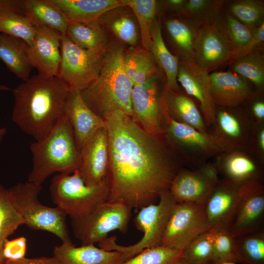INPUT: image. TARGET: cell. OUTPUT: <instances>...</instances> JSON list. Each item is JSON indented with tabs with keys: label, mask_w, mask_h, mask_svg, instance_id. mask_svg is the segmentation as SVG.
Here are the masks:
<instances>
[{
	"label": "cell",
	"mask_w": 264,
	"mask_h": 264,
	"mask_svg": "<svg viewBox=\"0 0 264 264\" xmlns=\"http://www.w3.org/2000/svg\"><path fill=\"white\" fill-rule=\"evenodd\" d=\"M123 51L120 47L107 49L98 77L80 91L88 107L103 119L116 110L132 117L133 85L124 69Z\"/></svg>",
	"instance_id": "cell-3"
},
{
	"label": "cell",
	"mask_w": 264,
	"mask_h": 264,
	"mask_svg": "<svg viewBox=\"0 0 264 264\" xmlns=\"http://www.w3.org/2000/svg\"><path fill=\"white\" fill-rule=\"evenodd\" d=\"M23 220L16 207L9 189L0 184V242L11 236Z\"/></svg>",
	"instance_id": "cell-40"
},
{
	"label": "cell",
	"mask_w": 264,
	"mask_h": 264,
	"mask_svg": "<svg viewBox=\"0 0 264 264\" xmlns=\"http://www.w3.org/2000/svg\"><path fill=\"white\" fill-rule=\"evenodd\" d=\"M185 1L186 0H168L166 1V3L170 9L176 11L178 14Z\"/></svg>",
	"instance_id": "cell-50"
},
{
	"label": "cell",
	"mask_w": 264,
	"mask_h": 264,
	"mask_svg": "<svg viewBox=\"0 0 264 264\" xmlns=\"http://www.w3.org/2000/svg\"><path fill=\"white\" fill-rule=\"evenodd\" d=\"M28 45L22 40L0 33V60L11 72L25 81L30 78L32 68Z\"/></svg>",
	"instance_id": "cell-28"
},
{
	"label": "cell",
	"mask_w": 264,
	"mask_h": 264,
	"mask_svg": "<svg viewBox=\"0 0 264 264\" xmlns=\"http://www.w3.org/2000/svg\"><path fill=\"white\" fill-rule=\"evenodd\" d=\"M4 264H62L54 256L35 258L24 257L16 261L6 260Z\"/></svg>",
	"instance_id": "cell-48"
},
{
	"label": "cell",
	"mask_w": 264,
	"mask_h": 264,
	"mask_svg": "<svg viewBox=\"0 0 264 264\" xmlns=\"http://www.w3.org/2000/svg\"><path fill=\"white\" fill-rule=\"evenodd\" d=\"M35 35L27 54L32 66L45 77L58 76L61 62L60 37L57 30L45 26H35Z\"/></svg>",
	"instance_id": "cell-17"
},
{
	"label": "cell",
	"mask_w": 264,
	"mask_h": 264,
	"mask_svg": "<svg viewBox=\"0 0 264 264\" xmlns=\"http://www.w3.org/2000/svg\"><path fill=\"white\" fill-rule=\"evenodd\" d=\"M4 242H0V264H4L6 261L3 251Z\"/></svg>",
	"instance_id": "cell-51"
},
{
	"label": "cell",
	"mask_w": 264,
	"mask_h": 264,
	"mask_svg": "<svg viewBox=\"0 0 264 264\" xmlns=\"http://www.w3.org/2000/svg\"><path fill=\"white\" fill-rule=\"evenodd\" d=\"M49 191L54 204L73 220L86 217L99 204L106 201L108 188L106 179L98 185H87L77 169L71 174L55 175Z\"/></svg>",
	"instance_id": "cell-7"
},
{
	"label": "cell",
	"mask_w": 264,
	"mask_h": 264,
	"mask_svg": "<svg viewBox=\"0 0 264 264\" xmlns=\"http://www.w3.org/2000/svg\"><path fill=\"white\" fill-rule=\"evenodd\" d=\"M27 241L24 237L6 239L3 244V255L6 260H19L25 257Z\"/></svg>",
	"instance_id": "cell-45"
},
{
	"label": "cell",
	"mask_w": 264,
	"mask_h": 264,
	"mask_svg": "<svg viewBox=\"0 0 264 264\" xmlns=\"http://www.w3.org/2000/svg\"><path fill=\"white\" fill-rule=\"evenodd\" d=\"M264 186L251 180L242 184L236 213L229 229L236 237L264 229Z\"/></svg>",
	"instance_id": "cell-14"
},
{
	"label": "cell",
	"mask_w": 264,
	"mask_h": 264,
	"mask_svg": "<svg viewBox=\"0 0 264 264\" xmlns=\"http://www.w3.org/2000/svg\"><path fill=\"white\" fill-rule=\"evenodd\" d=\"M182 252L161 245L145 249L123 264H174L181 257Z\"/></svg>",
	"instance_id": "cell-43"
},
{
	"label": "cell",
	"mask_w": 264,
	"mask_h": 264,
	"mask_svg": "<svg viewBox=\"0 0 264 264\" xmlns=\"http://www.w3.org/2000/svg\"><path fill=\"white\" fill-rule=\"evenodd\" d=\"M132 208L122 203L105 201L88 216L71 220L72 231L82 245L94 244L114 230L125 234L128 230Z\"/></svg>",
	"instance_id": "cell-10"
},
{
	"label": "cell",
	"mask_w": 264,
	"mask_h": 264,
	"mask_svg": "<svg viewBox=\"0 0 264 264\" xmlns=\"http://www.w3.org/2000/svg\"><path fill=\"white\" fill-rule=\"evenodd\" d=\"M132 11L138 26L142 45L150 51L151 30L157 11L155 0H122Z\"/></svg>",
	"instance_id": "cell-37"
},
{
	"label": "cell",
	"mask_w": 264,
	"mask_h": 264,
	"mask_svg": "<svg viewBox=\"0 0 264 264\" xmlns=\"http://www.w3.org/2000/svg\"><path fill=\"white\" fill-rule=\"evenodd\" d=\"M219 175L215 163L207 162L194 170L181 167L169 191L176 203L205 205L220 180Z\"/></svg>",
	"instance_id": "cell-12"
},
{
	"label": "cell",
	"mask_w": 264,
	"mask_h": 264,
	"mask_svg": "<svg viewBox=\"0 0 264 264\" xmlns=\"http://www.w3.org/2000/svg\"><path fill=\"white\" fill-rule=\"evenodd\" d=\"M235 263L264 264V230L236 238Z\"/></svg>",
	"instance_id": "cell-36"
},
{
	"label": "cell",
	"mask_w": 264,
	"mask_h": 264,
	"mask_svg": "<svg viewBox=\"0 0 264 264\" xmlns=\"http://www.w3.org/2000/svg\"><path fill=\"white\" fill-rule=\"evenodd\" d=\"M157 77L134 85L131 95L132 119L148 133L164 137L162 122L161 95L159 96Z\"/></svg>",
	"instance_id": "cell-15"
},
{
	"label": "cell",
	"mask_w": 264,
	"mask_h": 264,
	"mask_svg": "<svg viewBox=\"0 0 264 264\" xmlns=\"http://www.w3.org/2000/svg\"><path fill=\"white\" fill-rule=\"evenodd\" d=\"M177 81L186 94L198 102L200 110L208 129L214 122L216 108L211 95L209 73L193 61L179 60Z\"/></svg>",
	"instance_id": "cell-16"
},
{
	"label": "cell",
	"mask_w": 264,
	"mask_h": 264,
	"mask_svg": "<svg viewBox=\"0 0 264 264\" xmlns=\"http://www.w3.org/2000/svg\"><path fill=\"white\" fill-rule=\"evenodd\" d=\"M208 264H240L234 262H211Z\"/></svg>",
	"instance_id": "cell-53"
},
{
	"label": "cell",
	"mask_w": 264,
	"mask_h": 264,
	"mask_svg": "<svg viewBox=\"0 0 264 264\" xmlns=\"http://www.w3.org/2000/svg\"><path fill=\"white\" fill-rule=\"evenodd\" d=\"M165 27L176 48L178 59L193 61L194 47L199 28L189 23L179 15L167 20Z\"/></svg>",
	"instance_id": "cell-32"
},
{
	"label": "cell",
	"mask_w": 264,
	"mask_h": 264,
	"mask_svg": "<svg viewBox=\"0 0 264 264\" xmlns=\"http://www.w3.org/2000/svg\"><path fill=\"white\" fill-rule=\"evenodd\" d=\"M162 94L168 113L173 118L200 132H208L200 110L190 96L166 87Z\"/></svg>",
	"instance_id": "cell-26"
},
{
	"label": "cell",
	"mask_w": 264,
	"mask_h": 264,
	"mask_svg": "<svg viewBox=\"0 0 264 264\" xmlns=\"http://www.w3.org/2000/svg\"><path fill=\"white\" fill-rule=\"evenodd\" d=\"M181 257L187 264H208L212 262L213 246L209 230L191 242L182 251Z\"/></svg>",
	"instance_id": "cell-44"
},
{
	"label": "cell",
	"mask_w": 264,
	"mask_h": 264,
	"mask_svg": "<svg viewBox=\"0 0 264 264\" xmlns=\"http://www.w3.org/2000/svg\"><path fill=\"white\" fill-rule=\"evenodd\" d=\"M74 44L86 49L108 47V38L98 22L91 23L69 22L65 34Z\"/></svg>",
	"instance_id": "cell-35"
},
{
	"label": "cell",
	"mask_w": 264,
	"mask_h": 264,
	"mask_svg": "<svg viewBox=\"0 0 264 264\" xmlns=\"http://www.w3.org/2000/svg\"><path fill=\"white\" fill-rule=\"evenodd\" d=\"M215 23L231 51L229 63L248 54V48L254 28H251L242 23L227 11L224 5Z\"/></svg>",
	"instance_id": "cell-27"
},
{
	"label": "cell",
	"mask_w": 264,
	"mask_h": 264,
	"mask_svg": "<svg viewBox=\"0 0 264 264\" xmlns=\"http://www.w3.org/2000/svg\"><path fill=\"white\" fill-rule=\"evenodd\" d=\"M210 229L205 205L176 203L167 222L161 245L183 251L198 236Z\"/></svg>",
	"instance_id": "cell-11"
},
{
	"label": "cell",
	"mask_w": 264,
	"mask_h": 264,
	"mask_svg": "<svg viewBox=\"0 0 264 264\" xmlns=\"http://www.w3.org/2000/svg\"><path fill=\"white\" fill-rule=\"evenodd\" d=\"M124 7V6H123ZM123 7L112 9L103 15L98 22L113 33L121 41L132 46L138 40L139 28L134 16Z\"/></svg>",
	"instance_id": "cell-33"
},
{
	"label": "cell",
	"mask_w": 264,
	"mask_h": 264,
	"mask_svg": "<svg viewBox=\"0 0 264 264\" xmlns=\"http://www.w3.org/2000/svg\"><path fill=\"white\" fill-rule=\"evenodd\" d=\"M68 22H98L106 12L124 6L122 0H51ZM125 7V6H124Z\"/></svg>",
	"instance_id": "cell-25"
},
{
	"label": "cell",
	"mask_w": 264,
	"mask_h": 264,
	"mask_svg": "<svg viewBox=\"0 0 264 264\" xmlns=\"http://www.w3.org/2000/svg\"><path fill=\"white\" fill-rule=\"evenodd\" d=\"M161 98L164 136L173 150L178 151L182 162L198 168L210 158L225 151L209 132H200L173 118L168 113L163 94Z\"/></svg>",
	"instance_id": "cell-8"
},
{
	"label": "cell",
	"mask_w": 264,
	"mask_h": 264,
	"mask_svg": "<svg viewBox=\"0 0 264 264\" xmlns=\"http://www.w3.org/2000/svg\"><path fill=\"white\" fill-rule=\"evenodd\" d=\"M224 0H186L178 15L199 28L214 23L223 7Z\"/></svg>",
	"instance_id": "cell-34"
},
{
	"label": "cell",
	"mask_w": 264,
	"mask_h": 264,
	"mask_svg": "<svg viewBox=\"0 0 264 264\" xmlns=\"http://www.w3.org/2000/svg\"><path fill=\"white\" fill-rule=\"evenodd\" d=\"M256 95L251 99L252 101L249 109L246 110L253 123L264 124V102L259 98H256Z\"/></svg>",
	"instance_id": "cell-47"
},
{
	"label": "cell",
	"mask_w": 264,
	"mask_h": 264,
	"mask_svg": "<svg viewBox=\"0 0 264 264\" xmlns=\"http://www.w3.org/2000/svg\"><path fill=\"white\" fill-rule=\"evenodd\" d=\"M69 91L58 76L30 77L13 90V121L36 141L44 138L64 115Z\"/></svg>",
	"instance_id": "cell-2"
},
{
	"label": "cell",
	"mask_w": 264,
	"mask_h": 264,
	"mask_svg": "<svg viewBox=\"0 0 264 264\" xmlns=\"http://www.w3.org/2000/svg\"><path fill=\"white\" fill-rule=\"evenodd\" d=\"M224 7L234 18L244 25L254 28L264 22V1L238 0L230 1Z\"/></svg>",
	"instance_id": "cell-41"
},
{
	"label": "cell",
	"mask_w": 264,
	"mask_h": 264,
	"mask_svg": "<svg viewBox=\"0 0 264 264\" xmlns=\"http://www.w3.org/2000/svg\"><path fill=\"white\" fill-rule=\"evenodd\" d=\"M11 89L5 85H0V91L11 90Z\"/></svg>",
	"instance_id": "cell-54"
},
{
	"label": "cell",
	"mask_w": 264,
	"mask_h": 264,
	"mask_svg": "<svg viewBox=\"0 0 264 264\" xmlns=\"http://www.w3.org/2000/svg\"><path fill=\"white\" fill-rule=\"evenodd\" d=\"M32 168L28 181L42 185L53 174H71L78 169L81 155L68 120L64 114L44 138L32 143Z\"/></svg>",
	"instance_id": "cell-4"
},
{
	"label": "cell",
	"mask_w": 264,
	"mask_h": 264,
	"mask_svg": "<svg viewBox=\"0 0 264 264\" xmlns=\"http://www.w3.org/2000/svg\"><path fill=\"white\" fill-rule=\"evenodd\" d=\"M216 157L215 164L223 178L240 184L251 180L262 181L263 164L248 151H225Z\"/></svg>",
	"instance_id": "cell-23"
},
{
	"label": "cell",
	"mask_w": 264,
	"mask_h": 264,
	"mask_svg": "<svg viewBox=\"0 0 264 264\" xmlns=\"http://www.w3.org/2000/svg\"><path fill=\"white\" fill-rule=\"evenodd\" d=\"M109 166L107 200L139 210L156 203L181 168L165 136L151 135L116 110L104 118Z\"/></svg>",
	"instance_id": "cell-1"
},
{
	"label": "cell",
	"mask_w": 264,
	"mask_h": 264,
	"mask_svg": "<svg viewBox=\"0 0 264 264\" xmlns=\"http://www.w3.org/2000/svg\"><path fill=\"white\" fill-rule=\"evenodd\" d=\"M123 65L133 86L158 76L159 66L151 51L144 48L124 50Z\"/></svg>",
	"instance_id": "cell-31"
},
{
	"label": "cell",
	"mask_w": 264,
	"mask_h": 264,
	"mask_svg": "<svg viewBox=\"0 0 264 264\" xmlns=\"http://www.w3.org/2000/svg\"><path fill=\"white\" fill-rule=\"evenodd\" d=\"M209 234L213 246L212 262H235L236 237L230 231L211 229Z\"/></svg>",
	"instance_id": "cell-42"
},
{
	"label": "cell",
	"mask_w": 264,
	"mask_h": 264,
	"mask_svg": "<svg viewBox=\"0 0 264 264\" xmlns=\"http://www.w3.org/2000/svg\"><path fill=\"white\" fill-rule=\"evenodd\" d=\"M79 174L88 185H96L106 179L109 166V148L105 126L99 129L80 152Z\"/></svg>",
	"instance_id": "cell-21"
},
{
	"label": "cell",
	"mask_w": 264,
	"mask_h": 264,
	"mask_svg": "<svg viewBox=\"0 0 264 264\" xmlns=\"http://www.w3.org/2000/svg\"><path fill=\"white\" fill-rule=\"evenodd\" d=\"M7 132V129L5 128H0V144L1 143L4 136Z\"/></svg>",
	"instance_id": "cell-52"
},
{
	"label": "cell",
	"mask_w": 264,
	"mask_h": 264,
	"mask_svg": "<svg viewBox=\"0 0 264 264\" xmlns=\"http://www.w3.org/2000/svg\"><path fill=\"white\" fill-rule=\"evenodd\" d=\"M210 77L211 95L217 107H239L256 95L251 83L233 72H214Z\"/></svg>",
	"instance_id": "cell-22"
},
{
	"label": "cell",
	"mask_w": 264,
	"mask_h": 264,
	"mask_svg": "<svg viewBox=\"0 0 264 264\" xmlns=\"http://www.w3.org/2000/svg\"><path fill=\"white\" fill-rule=\"evenodd\" d=\"M231 51L214 22L198 29L194 47L193 61L208 73L229 63Z\"/></svg>",
	"instance_id": "cell-19"
},
{
	"label": "cell",
	"mask_w": 264,
	"mask_h": 264,
	"mask_svg": "<svg viewBox=\"0 0 264 264\" xmlns=\"http://www.w3.org/2000/svg\"><path fill=\"white\" fill-rule=\"evenodd\" d=\"M253 122L241 107L216 108L214 121L208 129L225 151L247 150L250 143Z\"/></svg>",
	"instance_id": "cell-13"
},
{
	"label": "cell",
	"mask_w": 264,
	"mask_h": 264,
	"mask_svg": "<svg viewBox=\"0 0 264 264\" xmlns=\"http://www.w3.org/2000/svg\"><path fill=\"white\" fill-rule=\"evenodd\" d=\"M53 256L62 264H123V254L117 251H108L94 244L76 247L72 243H62L55 246Z\"/></svg>",
	"instance_id": "cell-24"
},
{
	"label": "cell",
	"mask_w": 264,
	"mask_h": 264,
	"mask_svg": "<svg viewBox=\"0 0 264 264\" xmlns=\"http://www.w3.org/2000/svg\"><path fill=\"white\" fill-rule=\"evenodd\" d=\"M176 204L169 191L164 192L157 203L141 208L134 218L135 227L143 234L139 241L131 245L123 246L116 242L115 236H112L98 242L99 247L121 252L126 261L145 249L161 246L167 222Z\"/></svg>",
	"instance_id": "cell-6"
},
{
	"label": "cell",
	"mask_w": 264,
	"mask_h": 264,
	"mask_svg": "<svg viewBox=\"0 0 264 264\" xmlns=\"http://www.w3.org/2000/svg\"><path fill=\"white\" fill-rule=\"evenodd\" d=\"M231 72L248 80L258 89L262 91L264 86V57L255 50L237 58L230 63Z\"/></svg>",
	"instance_id": "cell-38"
},
{
	"label": "cell",
	"mask_w": 264,
	"mask_h": 264,
	"mask_svg": "<svg viewBox=\"0 0 264 264\" xmlns=\"http://www.w3.org/2000/svg\"><path fill=\"white\" fill-rule=\"evenodd\" d=\"M248 151L262 164L264 163V124L253 123Z\"/></svg>",
	"instance_id": "cell-46"
},
{
	"label": "cell",
	"mask_w": 264,
	"mask_h": 264,
	"mask_svg": "<svg viewBox=\"0 0 264 264\" xmlns=\"http://www.w3.org/2000/svg\"><path fill=\"white\" fill-rule=\"evenodd\" d=\"M42 188V185L27 181L8 189L24 225L33 230L50 232L62 243H72L67 227V214L57 206H46L40 201Z\"/></svg>",
	"instance_id": "cell-5"
},
{
	"label": "cell",
	"mask_w": 264,
	"mask_h": 264,
	"mask_svg": "<svg viewBox=\"0 0 264 264\" xmlns=\"http://www.w3.org/2000/svg\"><path fill=\"white\" fill-rule=\"evenodd\" d=\"M242 184L220 179L205 204L211 229L229 230L233 220Z\"/></svg>",
	"instance_id": "cell-20"
},
{
	"label": "cell",
	"mask_w": 264,
	"mask_h": 264,
	"mask_svg": "<svg viewBox=\"0 0 264 264\" xmlns=\"http://www.w3.org/2000/svg\"><path fill=\"white\" fill-rule=\"evenodd\" d=\"M24 15L34 26H45L65 35L68 22L51 0H22Z\"/></svg>",
	"instance_id": "cell-29"
},
{
	"label": "cell",
	"mask_w": 264,
	"mask_h": 264,
	"mask_svg": "<svg viewBox=\"0 0 264 264\" xmlns=\"http://www.w3.org/2000/svg\"><path fill=\"white\" fill-rule=\"evenodd\" d=\"M64 114L71 126L76 147L80 153L93 135L105 126V119L88 107L77 90H69Z\"/></svg>",
	"instance_id": "cell-18"
},
{
	"label": "cell",
	"mask_w": 264,
	"mask_h": 264,
	"mask_svg": "<svg viewBox=\"0 0 264 264\" xmlns=\"http://www.w3.org/2000/svg\"><path fill=\"white\" fill-rule=\"evenodd\" d=\"M60 44L61 58L58 76L69 90L81 91L98 77L108 47L83 49L62 34Z\"/></svg>",
	"instance_id": "cell-9"
},
{
	"label": "cell",
	"mask_w": 264,
	"mask_h": 264,
	"mask_svg": "<svg viewBox=\"0 0 264 264\" xmlns=\"http://www.w3.org/2000/svg\"><path fill=\"white\" fill-rule=\"evenodd\" d=\"M151 35L150 51L158 66L165 73L166 87L175 91H179L177 81L179 59L167 48L163 38L160 22L156 18L153 24Z\"/></svg>",
	"instance_id": "cell-30"
},
{
	"label": "cell",
	"mask_w": 264,
	"mask_h": 264,
	"mask_svg": "<svg viewBox=\"0 0 264 264\" xmlns=\"http://www.w3.org/2000/svg\"><path fill=\"white\" fill-rule=\"evenodd\" d=\"M174 264H187L181 257Z\"/></svg>",
	"instance_id": "cell-55"
},
{
	"label": "cell",
	"mask_w": 264,
	"mask_h": 264,
	"mask_svg": "<svg viewBox=\"0 0 264 264\" xmlns=\"http://www.w3.org/2000/svg\"><path fill=\"white\" fill-rule=\"evenodd\" d=\"M9 10L24 15L22 0H0V10Z\"/></svg>",
	"instance_id": "cell-49"
},
{
	"label": "cell",
	"mask_w": 264,
	"mask_h": 264,
	"mask_svg": "<svg viewBox=\"0 0 264 264\" xmlns=\"http://www.w3.org/2000/svg\"><path fill=\"white\" fill-rule=\"evenodd\" d=\"M36 29L24 15L9 10H0V33L15 37L30 45Z\"/></svg>",
	"instance_id": "cell-39"
}]
</instances>
